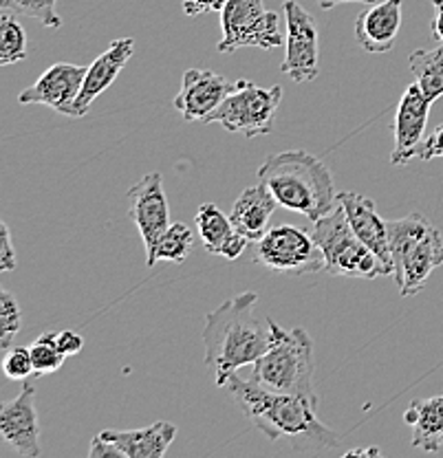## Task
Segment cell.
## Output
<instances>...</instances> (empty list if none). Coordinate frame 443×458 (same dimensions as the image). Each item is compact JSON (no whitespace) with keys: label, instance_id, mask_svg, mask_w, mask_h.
Instances as JSON below:
<instances>
[{"label":"cell","instance_id":"8d00e7d4","mask_svg":"<svg viewBox=\"0 0 443 458\" xmlns=\"http://www.w3.org/2000/svg\"><path fill=\"white\" fill-rule=\"evenodd\" d=\"M441 445H443V441H441Z\"/></svg>","mask_w":443,"mask_h":458},{"label":"cell","instance_id":"e0dca14e","mask_svg":"<svg viewBox=\"0 0 443 458\" xmlns=\"http://www.w3.org/2000/svg\"><path fill=\"white\" fill-rule=\"evenodd\" d=\"M132 51H135V40L132 38H117L104 54L98 55V60L89 66L82 90H80L78 99L71 106L69 117H84L90 111L95 99L115 82L117 75L126 66V62L132 57Z\"/></svg>","mask_w":443,"mask_h":458},{"label":"cell","instance_id":"cb8c5ba5","mask_svg":"<svg viewBox=\"0 0 443 458\" xmlns=\"http://www.w3.org/2000/svg\"><path fill=\"white\" fill-rule=\"evenodd\" d=\"M194 250V232L185 223H170L164 236L157 242L155 260L164 262H183Z\"/></svg>","mask_w":443,"mask_h":458},{"label":"cell","instance_id":"52a82bcc","mask_svg":"<svg viewBox=\"0 0 443 458\" xmlns=\"http://www.w3.org/2000/svg\"><path fill=\"white\" fill-rule=\"evenodd\" d=\"M280 102H283V86L274 84L263 89L250 80H238V89L209 114L208 123H221L226 131L241 132L247 140H256L274 131Z\"/></svg>","mask_w":443,"mask_h":458},{"label":"cell","instance_id":"7402d4cb","mask_svg":"<svg viewBox=\"0 0 443 458\" xmlns=\"http://www.w3.org/2000/svg\"><path fill=\"white\" fill-rule=\"evenodd\" d=\"M404 421L413 428L411 445L423 452H439L443 441V394L413 401L404 412Z\"/></svg>","mask_w":443,"mask_h":458},{"label":"cell","instance_id":"f546056e","mask_svg":"<svg viewBox=\"0 0 443 458\" xmlns=\"http://www.w3.org/2000/svg\"><path fill=\"white\" fill-rule=\"evenodd\" d=\"M439 157H443V126L437 128L432 135H428L426 140L422 141L414 159L432 161V159H439Z\"/></svg>","mask_w":443,"mask_h":458},{"label":"cell","instance_id":"6da1fadb","mask_svg":"<svg viewBox=\"0 0 443 458\" xmlns=\"http://www.w3.org/2000/svg\"><path fill=\"white\" fill-rule=\"evenodd\" d=\"M223 388H227L247 423L260 429L269 441L289 438L295 450H331L340 443L337 434L320 421L318 405L311 401L276 393L254 379H243L238 372Z\"/></svg>","mask_w":443,"mask_h":458},{"label":"cell","instance_id":"ffe728a7","mask_svg":"<svg viewBox=\"0 0 443 458\" xmlns=\"http://www.w3.org/2000/svg\"><path fill=\"white\" fill-rule=\"evenodd\" d=\"M194 225H197V232L199 236H201L203 247L208 250V254L223 256L227 258V260H236V258L245 251V247L251 242L250 238L243 236V233L232 225L230 216H226L214 203H203L201 208H199Z\"/></svg>","mask_w":443,"mask_h":458},{"label":"cell","instance_id":"836d02e7","mask_svg":"<svg viewBox=\"0 0 443 458\" xmlns=\"http://www.w3.org/2000/svg\"><path fill=\"white\" fill-rule=\"evenodd\" d=\"M432 7H435V18H432V38L437 42H443V0H432Z\"/></svg>","mask_w":443,"mask_h":458},{"label":"cell","instance_id":"9a60e30c","mask_svg":"<svg viewBox=\"0 0 443 458\" xmlns=\"http://www.w3.org/2000/svg\"><path fill=\"white\" fill-rule=\"evenodd\" d=\"M89 66L78 64H60L49 66L45 73L40 75L36 84L27 86L21 95L18 102L21 104H40V106L54 108L62 114H69L71 106L78 99L80 90H82L84 78H87Z\"/></svg>","mask_w":443,"mask_h":458},{"label":"cell","instance_id":"9c48e42d","mask_svg":"<svg viewBox=\"0 0 443 458\" xmlns=\"http://www.w3.org/2000/svg\"><path fill=\"white\" fill-rule=\"evenodd\" d=\"M254 260L276 274L304 276L325 269V254L313 236L294 225H276L256 241Z\"/></svg>","mask_w":443,"mask_h":458},{"label":"cell","instance_id":"83f0119b","mask_svg":"<svg viewBox=\"0 0 443 458\" xmlns=\"http://www.w3.org/2000/svg\"><path fill=\"white\" fill-rule=\"evenodd\" d=\"M22 328V311L18 300L9 291H0V351L7 352L12 348L13 337Z\"/></svg>","mask_w":443,"mask_h":458},{"label":"cell","instance_id":"277c9868","mask_svg":"<svg viewBox=\"0 0 443 458\" xmlns=\"http://www.w3.org/2000/svg\"><path fill=\"white\" fill-rule=\"evenodd\" d=\"M271 344L254 361L251 379L276 393L292 394L320 405L316 390V346L304 328H287L269 319Z\"/></svg>","mask_w":443,"mask_h":458},{"label":"cell","instance_id":"8992f818","mask_svg":"<svg viewBox=\"0 0 443 458\" xmlns=\"http://www.w3.org/2000/svg\"><path fill=\"white\" fill-rule=\"evenodd\" d=\"M309 233L325 254V271L351 280H375L388 276L378 256L355 236L342 205L313 221Z\"/></svg>","mask_w":443,"mask_h":458},{"label":"cell","instance_id":"30bf717a","mask_svg":"<svg viewBox=\"0 0 443 458\" xmlns=\"http://www.w3.org/2000/svg\"><path fill=\"white\" fill-rule=\"evenodd\" d=\"M283 16L287 27V55L280 71L298 84L313 82L320 75V36L316 21L298 0H285Z\"/></svg>","mask_w":443,"mask_h":458},{"label":"cell","instance_id":"ac0fdd59","mask_svg":"<svg viewBox=\"0 0 443 458\" xmlns=\"http://www.w3.org/2000/svg\"><path fill=\"white\" fill-rule=\"evenodd\" d=\"M402 4L404 0H384L357 13L355 40L366 54L379 55L395 49L402 29Z\"/></svg>","mask_w":443,"mask_h":458},{"label":"cell","instance_id":"e575fe53","mask_svg":"<svg viewBox=\"0 0 443 458\" xmlns=\"http://www.w3.org/2000/svg\"><path fill=\"white\" fill-rule=\"evenodd\" d=\"M346 3H366V4H373L375 0H318V4H320L322 9H333V7H337V4H346Z\"/></svg>","mask_w":443,"mask_h":458},{"label":"cell","instance_id":"484cf974","mask_svg":"<svg viewBox=\"0 0 443 458\" xmlns=\"http://www.w3.org/2000/svg\"><path fill=\"white\" fill-rule=\"evenodd\" d=\"M55 4H58V0H0V7L4 12H12L13 16L33 18L42 27L49 29L62 27V18L55 12Z\"/></svg>","mask_w":443,"mask_h":458},{"label":"cell","instance_id":"8fae6325","mask_svg":"<svg viewBox=\"0 0 443 458\" xmlns=\"http://www.w3.org/2000/svg\"><path fill=\"white\" fill-rule=\"evenodd\" d=\"M128 218L140 229L144 241L146 267H155L157 242L170 227V208L168 197L164 190V176L159 172H148L128 190Z\"/></svg>","mask_w":443,"mask_h":458},{"label":"cell","instance_id":"5b68a950","mask_svg":"<svg viewBox=\"0 0 443 458\" xmlns=\"http://www.w3.org/2000/svg\"><path fill=\"white\" fill-rule=\"evenodd\" d=\"M388 242L399 295H417L432 271L443 265L441 232L423 214L411 212L397 221H388Z\"/></svg>","mask_w":443,"mask_h":458},{"label":"cell","instance_id":"7a4b0ae2","mask_svg":"<svg viewBox=\"0 0 443 458\" xmlns=\"http://www.w3.org/2000/svg\"><path fill=\"white\" fill-rule=\"evenodd\" d=\"M259 293L245 291L226 300L218 309L206 315L203 346L206 366L212 370L218 388L226 386L238 369L254 364L271 344L269 318L254 313Z\"/></svg>","mask_w":443,"mask_h":458},{"label":"cell","instance_id":"d4e9b609","mask_svg":"<svg viewBox=\"0 0 443 458\" xmlns=\"http://www.w3.org/2000/svg\"><path fill=\"white\" fill-rule=\"evenodd\" d=\"M27 57V33L12 12L0 16V64L12 66Z\"/></svg>","mask_w":443,"mask_h":458},{"label":"cell","instance_id":"603a6c76","mask_svg":"<svg viewBox=\"0 0 443 458\" xmlns=\"http://www.w3.org/2000/svg\"><path fill=\"white\" fill-rule=\"evenodd\" d=\"M408 64L414 75V84L422 89L430 102L443 95V42H439L437 49H414Z\"/></svg>","mask_w":443,"mask_h":458},{"label":"cell","instance_id":"2e32d148","mask_svg":"<svg viewBox=\"0 0 443 458\" xmlns=\"http://www.w3.org/2000/svg\"><path fill=\"white\" fill-rule=\"evenodd\" d=\"M337 203L345 209L349 225L355 232V236L382 260V265L393 276V256H390L388 242V221L379 216L375 200L357 192H340Z\"/></svg>","mask_w":443,"mask_h":458},{"label":"cell","instance_id":"5bb4252c","mask_svg":"<svg viewBox=\"0 0 443 458\" xmlns=\"http://www.w3.org/2000/svg\"><path fill=\"white\" fill-rule=\"evenodd\" d=\"M430 106L432 102L422 93L417 84H411L404 90L397 104V113H395V146L390 152V164L408 165L414 159L419 146L426 140L423 132L428 126Z\"/></svg>","mask_w":443,"mask_h":458},{"label":"cell","instance_id":"f1b7e54d","mask_svg":"<svg viewBox=\"0 0 443 458\" xmlns=\"http://www.w3.org/2000/svg\"><path fill=\"white\" fill-rule=\"evenodd\" d=\"M3 369H4V375H7L9 379H13V381H27L30 377L36 375L30 346L9 348V351L4 352Z\"/></svg>","mask_w":443,"mask_h":458},{"label":"cell","instance_id":"1f68e13d","mask_svg":"<svg viewBox=\"0 0 443 458\" xmlns=\"http://www.w3.org/2000/svg\"><path fill=\"white\" fill-rule=\"evenodd\" d=\"M55 342H58V348H60L62 355H66V357L78 355V352H82V348H84L82 335L75 331L55 333Z\"/></svg>","mask_w":443,"mask_h":458},{"label":"cell","instance_id":"d6a6232c","mask_svg":"<svg viewBox=\"0 0 443 458\" xmlns=\"http://www.w3.org/2000/svg\"><path fill=\"white\" fill-rule=\"evenodd\" d=\"M227 4V0H183V12L188 13L190 18L201 16V13L208 12H223V7Z\"/></svg>","mask_w":443,"mask_h":458},{"label":"cell","instance_id":"7c38bea8","mask_svg":"<svg viewBox=\"0 0 443 458\" xmlns=\"http://www.w3.org/2000/svg\"><path fill=\"white\" fill-rule=\"evenodd\" d=\"M0 434L21 456H42V432L36 410V384L22 381V390L16 399L0 405Z\"/></svg>","mask_w":443,"mask_h":458},{"label":"cell","instance_id":"d590c367","mask_svg":"<svg viewBox=\"0 0 443 458\" xmlns=\"http://www.w3.org/2000/svg\"><path fill=\"white\" fill-rule=\"evenodd\" d=\"M379 450L378 447H366V450H351L346 452L345 456H378Z\"/></svg>","mask_w":443,"mask_h":458},{"label":"cell","instance_id":"d6986e66","mask_svg":"<svg viewBox=\"0 0 443 458\" xmlns=\"http://www.w3.org/2000/svg\"><path fill=\"white\" fill-rule=\"evenodd\" d=\"M278 205V199L274 197L269 185L260 181L259 185L245 188L238 194L234 205H232L230 221L243 236L256 242L269 229V221Z\"/></svg>","mask_w":443,"mask_h":458},{"label":"cell","instance_id":"3957f363","mask_svg":"<svg viewBox=\"0 0 443 458\" xmlns=\"http://www.w3.org/2000/svg\"><path fill=\"white\" fill-rule=\"evenodd\" d=\"M259 179L269 185L283 208L302 214L311 223L340 205L328 165L304 150L269 155L259 168Z\"/></svg>","mask_w":443,"mask_h":458},{"label":"cell","instance_id":"ba28073f","mask_svg":"<svg viewBox=\"0 0 443 458\" xmlns=\"http://www.w3.org/2000/svg\"><path fill=\"white\" fill-rule=\"evenodd\" d=\"M223 38L218 54H236L245 47L278 49L283 47L278 13L265 7V0H227L221 12Z\"/></svg>","mask_w":443,"mask_h":458},{"label":"cell","instance_id":"44dd1931","mask_svg":"<svg viewBox=\"0 0 443 458\" xmlns=\"http://www.w3.org/2000/svg\"><path fill=\"white\" fill-rule=\"evenodd\" d=\"M99 434L115 443L122 458H164L177 437V426L170 421H157L141 429H104Z\"/></svg>","mask_w":443,"mask_h":458},{"label":"cell","instance_id":"4fadbf2b","mask_svg":"<svg viewBox=\"0 0 443 458\" xmlns=\"http://www.w3.org/2000/svg\"><path fill=\"white\" fill-rule=\"evenodd\" d=\"M236 89L238 80L232 82L208 69H188L173 104L185 122L208 123L209 114L217 111Z\"/></svg>","mask_w":443,"mask_h":458},{"label":"cell","instance_id":"4316f807","mask_svg":"<svg viewBox=\"0 0 443 458\" xmlns=\"http://www.w3.org/2000/svg\"><path fill=\"white\" fill-rule=\"evenodd\" d=\"M30 351L36 375H49V372L60 370L66 360V355H62L58 342H55V333H42L38 340H33Z\"/></svg>","mask_w":443,"mask_h":458},{"label":"cell","instance_id":"4dcf8cb0","mask_svg":"<svg viewBox=\"0 0 443 458\" xmlns=\"http://www.w3.org/2000/svg\"><path fill=\"white\" fill-rule=\"evenodd\" d=\"M18 260H16V251H13V242H12V232L9 227L0 225V269L3 271H13L16 269Z\"/></svg>","mask_w":443,"mask_h":458}]
</instances>
